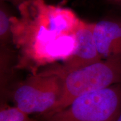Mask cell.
<instances>
[{
  "label": "cell",
  "instance_id": "obj_1",
  "mask_svg": "<svg viewBox=\"0 0 121 121\" xmlns=\"http://www.w3.org/2000/svg\"><path fill=\"white\" fill-rule=\"evenodd\" d=\"M17 7L19 15L10 17V22L20 67L65 60L73 52L75 33L81 20L71 9L44 0H28Z\"/></svg>",
  "mask_w": 121,
  "mask_h": 121
},
{
  "label": "cell",
  "instance_id": "obj_2",
  "mask_svg": "<svg viewBox=\"0 0 121 121\" xmlns=\"http://www.w3.org/2000/svg\"><path fill=\"white\" fill-rule=\"evenodd\" d=\"M62 71L61 96L44 118L65 108L80 95L121 83V57L103 59L70 72Z\"/></svg>",
  "mask_w": 121,
  "mask_h": 121
},
{
  "label": "cell",
  "instance_id": "obj_3",
  "mask_svg": "<svg viewBox=\"0 0 121 121\" xmlns=\"http://www.w3.org/2000/svg\"><path fill=\"white\" fill-rule=\"evenodd\" d=\"M121 110V83L85 93L45 121H115Z\"/></svg>",
  "mask_w": 121,
  "mask_h": 121
},
{
  "label": "cell",
  "instance_id": "obj_4",
  "mask_svg": "<svg viewBox=\"0 0 121 121\" xmlns=\"http://www.w3.org/2000/svg\"><path fill=\"white\" fill-rule=\"evenodd\" d=\"M63 72L60 66L34 73L15 88L13 93L15 106L29 114L45 115L61 96Z\"/></svg>",
  "mask_w": 121,
  "mask_h": 121
},
{
  "label": "cell",
  "instance_id": "obj_5",
  "mask_svg": "<svg viewBox=\"0 0 121 121\" xmlns=\"http://www.w3.org/2000/svg\"><path fill=\"white\" fill-rule=\"evenodd\" d=\"M75 35V49L60 65L65 72L76 70L103 60L98 52L94 37L93 23L81 20Z\"/></svg>",
  "mask_w": 121,
  "mask_h": 121
},
{
  "label": "cell",
  "instance_id": "obj_6",
  "mask_svg": "<svg viewBox=\"0 0 121 121\" xmlns=\"http://www.w3.org/2000/svg\"><path fill=\"white\" fill-rule=\"evenodd\" d=\"M93 34L102 59L121 57V22L104 20L93 23Z\"/></svg>",
  "mask_w": 121,
  "mask_h": 121
},
{
  "label": "cell",
  "instance_id": "obj_7",
  "mask_svg": "<svg viewBox=\"0 0 121 121\" xmlns=\"http://www.w3.org/2000/svg\"><path fill=\"white\" fill-rule=\"evenodd\" d=\"M0 121H33V119L29 114L15 106L1 109Z\"/></svg>",
  "mask_w": 121,
  "mask_h": 121
},
{
  "label": "cell",
  "instance_id": "obj_8",
  "mask_svg": "<svg viewBox=\"0 0 121 121\" xmlns=\"http://www.w3.org/2000/svg\"><path fill=\"white\" fill-rule=\"evenodd\" d=\"M10 17L4 7L0 9V39L2 43H6L11 38Z\"/></svg>",
  "mask_w": 121,
  "mask_h": 121
},
{
  "label": "cell",
  "instance_id": "obj_9",
  "mask_svg": "<svg viewBox=\"0 0 121 121\" xmlns=\"http://www.w3.org/2000/svg\"><path fill=\"white\" fill-rule=\"evenodd\" d=\"M1 1H7V2L11 3L12 4H14L15 6H17L18 7L21 4H23L24 2H26V1H28V0H1Z\"/></svg>",
  "mask_w": 121,
  "mask_h": 121
},
{
  "label": "cell",
  "instance_id": "obj_10",
  "mask_svg": "<svg viewBox=\"0 0 121 121\" xmlns=\"http://www.w3.org/2000/svg\"><path fill=\"white\" fill-rule=\"evenodd\" d=\"M106 1L109 4L121 9V0H106Z\"/></svg>",
  "mask_w": 121,
  "mask_h": 121
},
{
  "label": "cell",
  "instance_id": "obj_11",
  "mask_svg": "<svg viewBox=\"0 0 121 121\" xmlns=\"http://www.w3.org/2000/svg\"><path fill=\"white\" fill-rule=\"evenodd\" d=\"M115 121H121V110L120 113H119L117 119H116V120Z\"/></svg>",
  "mask_w": 121,
  "mask_h": 121
}]
</instances>
